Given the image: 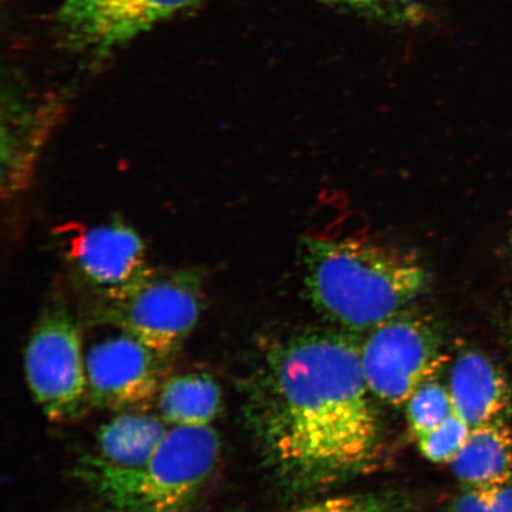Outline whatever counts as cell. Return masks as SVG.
Returning a JSON list of instances; mask_svg holds the SVG:
<instances>
[{
	"mask_svg": "<svg viewBox=\"0 0 512 512\" xmlns=\"http://www.w3.org/2000/svg\"><path fill=\"white\" fill-rule=\"evenodd\" d=\"M373 398L352 338L305 330L268 349L248 389L246 416L275 477L292 491H316L380 464Z\"/></svg>",
	"mask_w": 512,
	"mask_h": 512,
	"instance_id": "obj_1",
	"label": "cell"
},
{
	"mask_svg": "<svg viewBox=\"0 0 512 512\" xmlns=\"http://www.w3.org/2000/svg\"><path fill=\"white\" fill-rule=\"evenodd\" d=\"M300 258L307 299L319 315L350 331L375 328L430 283L415 249L377 238L305 236Z\"/></svg>",
	"mask_w": 512,
	"mask_h": 512,
	"instance_id": "obj_2",
	"label": "cell"
},
{
	"mask_svg": "<svg viewBox=\"0 0 512 512\" xmlns=\"http://www.w3.org/2000/svg\"><path fill=\"white\" fill-rule=\"evenodd\" d=\"M221 453V437L214 427H170L145 465L117 469L86 454L75 476L107 512H183L213 476Z\"/></svg>",
	"mask_w": 512,
	"mask_h": 512,
	"instance_id": "obj_3",
	"label": "cell"
},
{
	"mask_svg": "<svg viewBox=\"0 0 512 512\" xmlns=\"http://www.w3.org/2000/svg\"><path fill=\"white\" fill-rule=\"evenodd\" d=\"M204 275L198 268L151 267L123 290L99 299L98 322L123 331L168 361L200 320Z\"/></svg>",
	"mask_w": 512,
	"mask_h": 512,
	"instance_id": "obj_4",
	"label": "cell"
},
{
	"mask_svg": "<svg viewBox=\"0 0 512 512\" xmlns=\"http://www.w3.org/2000/svg\"><path fill=\"white\" fill-rule=\"evenodd\" d=\"M360 356L371 394L392 406L406 405L447 360L437 320L407 307L370 330Z\"/></svg>",
	"mask_w": 512,
	"mask_h": 512,
	"instance_id": "obj_5",
	"label": "cell"
},
{
	"mask_svg": "<svg viewBox=\"0 0 512 512\" xmlns=\"http://www.w3.org/2000/svg\"><path fill=\"white\" fill-rule=\"evenodd\" d=\"M24 374L32 398L50 421H73L89 405L81 331L59 300L42 311L31 330Z\"/></svg>",
	"mask_w": 512,
	"mask_h": 512,
	"instance_id": "obj_6",
	"label": "cell"
},
{
	"mask_svg": "<svg viewBox=\"0 0 512 512\" xmlns=\"http://www.w3.org/2000/svg\"><path fill=\"white\" fill-rule=\"evenodd\" d=\"M204 0H63L56 22L66 46L95 57L114 53Z\"/></svg>",
	"mask_w": 512,
	"mask_h": 512,
	"instance_id": "obj_7",
	"label": "cell"
},
{
	"mask_svg": "<svg viewBox=\"0 0 512 512\" xmlns=\"http://www.w3.org/2000/svg\"><path fill=\"white\" fill-rule=\"evenodd\" d=\"M138 339L117 330L86 351L89 405L115 413L149 411L163 383V363Z\"/></svg>",
	"mask_w": 512,
	"mask_h": 512,
	"instance_id": "obj_8",
	"label": "cell"
},
{
	"mask_svg": "<svg viewBox=\"0 0 512 512\" xmlns=\"http://www.w3.org/2000/svg\"><path fill=\"white\" fill-rule=\"evenodd\" d=\"M67 258L76 278L99 299L123 290L150 268L142 236L118 219L76 229Z\"/></svg>",
	"mask_w": 512,
	"mask_h": 512,
	"instance_id": "obj_9",
	"label": "cell"
},
{
	"mask_svg": "<svg viewBox=\"0 0 512 512\" xmlns=\"http://www.w3.org/2000/svg\"><path fill=\"white\" fill-rule=\"evenodd\" d=\"M450 390L454 411L471 428L502 420L511 406L507 377L488 356L465 350L453 362Z\"/></svg>",
	"mask_w": 512,
	"mask_h": 512,
	"instance_id": "obj_10",
	"label": "cell"
},
{
	"mask_svg": "<svg viewBox=\"0 0 512 512\" xmlns=\"http://www.w3.org/2000/svg\"><path fill=\"white\" fill-rule=\"evenodd\" d=\"M170 427L149 411L120 412L96 432V460L117 469H137L155 456Z\"/></svg>",
	"mask_w": 512,
	"mask_h": 512,
	"instance_id": "obj_11",
	"label": "cell"
},
{
	"mask_svg": "<svg viewBox=\"0 0 512 512\" xmlns=\"http://www.w3.org/2000/svg\"><path fill=\"white\" fill-rule=\"evenodd\" d=\"M466 488H488L512 480V430L504 419L471 428L462 451L450 464Z\"/></svg>",
	"mask_w": 512,
	"mask_h": 512,
	"instance_id": "obj_12",
	"label": "cell"
},
{
	"mask_svg": "<svg viewBox=\"0 0 512 512\" xmlns=\"http://www.w3.org/2000/svg\"><path fill=\"white\" fill-rule=\"evenodd\" d=\"M155 406L169 427H213L223 408L222 389L209 373L177 374L163 381Z\"/></svg>",
	"mask_w": 512,
	"mask_h": 512,
	"instance_id": "obj_13",
	"label": "cell"
},
{
	"mask_svg": "<svg viewBox=\"0 0 512 512\" xmlns=\"http://www.w3.org/2000/svg\"><path fill=\"white\" fill-rule=\"evenodd\" d=\"M11 104L3 120V192L14 195L28 182L38 152L53 126V115L40 107Z\"/></svg>",
	"mask_w": 512,
	"mask_h": 512,
	"instance_id": "obj_14",
	"label": "cell"
},
{
	"mask_svg": "<svg viewBox=\"0 0 512 512\" xmlns=\"http://www.w3.org/2000/svg\"><path fill=\"white\" fill-rule=\"evenodd\" d=\"M390 27H415L427 21L437 0H318Z\"/></svg>",
	"mask_w": 512,
	"mask_h": 512,
	"instance_id": "obj_15",
	"label": "cell"
},
{
	"mask_svg": "<svg viewBox=\"0 0 512 512\" xmlns=\"http://www.w3.org/2000/svg\"><path fill=\"white\" fill-rule=\"evenodd\" d=\"M406 407L408 424L416 438L434 431L456 412L450 390L435 379L416 389Z\"/></svg>",
	"mask_w": 512,
	"mask_h": 512,
	"instance_id": "obj_16",
	"label": "cell"
},
{
	"mask_svg": "<svg viewBox=\"0 0 512 512\" xmlns=\"http://www.w3.org/2000/svg\"><path fill=\"white\" fill-rule=\"evenodd\" d=\"M471 427L454 412L443 425L418 438L419 450L434 464L450 465L469 438Z\"/></svg>",
	"mask_w": 512,
	"mask_h": 512,
	"instance_id": "obj_17",
	"label": "cell"
},
{
	"mask_svg": "<svg viewBox=\"0 0 512 512\" xmlns=\"http://www.w3.org/2000/svg\"><path fill=\"white\" fill-rule=\"evenodd\" d=\"M403 504L398 495H356L326 499L287 512H401Z\"/></svg>",
	"mask_w": 512,
	"mask_h": 512,
	"instance_id": "obj_18",
	"label": "cell"
},
{
	"mask_svg": "<svg viewBox=\"0 0 512 512\" xmlns=\"http://www.w3.org/2000/svg\"><path fill=\"white\" fill-rule=\"evenodd\" d=\"M448 512H512V480L488 488H466Z\"/></svg>",
	"mask_w": 512,
	"mask_h": 512,
	"instance_id": "obj_19",
	"label": "cell"
},
{
	"mask_svg": "<svg viewBox=\"0 0 512 512\" xmlns=\"http://www.w3.org/2000/svg\"><path fill=\"white\" fill-rule=\"evenodd\" d=\"M509 246H510L511 251H512V235L510 236V239H509Z\"/></svg>",
	"mask_w": 512,
	"mask_h": 512,
	"instance_id": "obj_20",
	"label": "cell"
}]
</instances>
